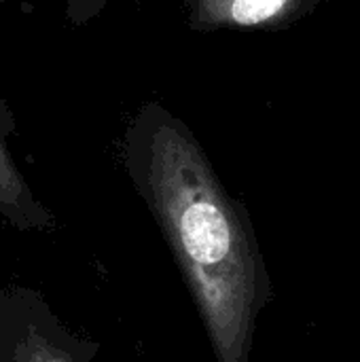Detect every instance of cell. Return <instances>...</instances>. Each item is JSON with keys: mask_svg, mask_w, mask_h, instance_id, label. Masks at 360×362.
I'll return each mask as SVG.
<instances>
[{"mask_svg": "<svg viewBox=\"0 0 360 362\" xmlns=\"http://www.w3.org/2000/svg\"><path fill=\"white\" fill-rule=\"evenodd\" d=\"M121 159L159 225L216 362H250L272 280L255 235L193 132L159 102L129 123Z\"/></svg>", "mask_w": 360, "mask_h": 362, "instance_id": "1", "label": "cell"}, {"mask_svg": "<svg viewBox=\"0 0 360 362\" xmlns=\"http://www.w3.org/2000/svg\"><path fill=\"white\" fill-rule=\"evenodd\" d=\"M100 346L72 331L28 286L0 288V362H95Z\"/></svg>", "mask_w": 360, "mask_h": 362, "instance_id": "2", "label": "cell"}, {"mask_svg": "<svg viewBox=\"0 0 360 362\" xmlns=\"http://www.w3.org/2000/svg\"><path fill=\"white\" fill-rule=\"evenodd\" d=\"M15 129V117L0 93V223L19 231H53L57 225L53 212L34 195L11 157L8 138Z\"/></svg>", "mask_w": 360, "mask_h": 362, "instance_id": "3", "label": "cell"}, {"mask_svg": "<svg viewBox=\"0 0 360 362\" xmlns=\"http://www.w3.org/2000/svg\"><path fill=\"white\" fill-rule=\"evenodd\" d=\"M110 0H66V19L70 25H83L100 15Z\"/></svg>", "mask_w": 360, "mask_h": 362, "instance_id": "4", "label": "cell"}, {"mask_svg": "<svg viewBox=\"0 0 360 362\" xmlns=\"http://www.w3.org/2000/svg\"><path fill=\"white\" fill-rule=\"evenodd\" d=\"M0 2H2V0H0Z\"/></svg>", "mask_w": 360, "mask_h": 362, "instance_id": "5", "label": "cell"}]
</instances>
